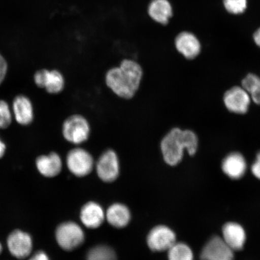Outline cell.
<instances>
[{
    "label": "cell",
    "mask_w": 260,
    "mask_h": 260,
    "mask_svg": "<svg viewBox=\"0 0 260 260\" xmlns=\"http://www.w3.org/2000/svg\"><path fill=\"white\" fill-rule=\"evenodd\" d=\"M142 77L141 65L135 60L125 59L119 67L107 71L106 83L117 96L129 100L138 92Z\"/></svg>",
    "instance_id": "1"
},
{
    "label": "cell",
    "mask_w": 260,
    "mask_h": 260,
    "mask_svg": "<svg viewBox=\"0 0 260 260\" xmlns=\"http://www.w3.org/2000/svg\"><path fill=\"white\" fill-rule=\"evenodd\" d=\"M8 71V64L5 58L0 54V84H2L6 77Z\"/></svg>",
    "instance_id": "26"
},
{
    "label": "cell",
    "mask_w": 260,
    "mask_h": 260,
    "mask_svg": "<svg viewBox=\"0 0 260 260\" xmlns=\"http://www.w3.org/2000/svg\"><path fill=\"white\" fill-rule=\"evenodd\" d=\"M36 167L42 176L53 178L60 174L62 169V161L59 155L52 152L38 157L36 160Z\"/></svg>",
    "instance_id": "13"
},
{
    "label": "cell",
    "mask_w": 260,
    "mask_h": 260,
    "mask_svg": "<svg viewBox=\"0 0 260 260\" xmlns=\"http://www.w3.org/2000/svg\"><path fill=\"white\" fill-rule=\"evenodd\" d=\"M90 126L82 115H73L65 120L62 126V134L66 141L74 145L83 144L88 139Z\"/></svg>",
    "instance_id": "3"
},
{
    "label": "cell",
    "mask_w": 260,
    "mask_h": 260,
    "mask_svg": "<svg viewBox=\"0 0 260 260\" xmlns=\"http://www.w3.org/2000/svg\"><path fill=\"white\" fill-rule=\"evenodd\" d=\"M105 216L103 207L95 202L86 203L80 211L81 222L84 226L90 229H95L102 225Z\"/></svg>",
    "instance_id": "14"
},
{
    "label": "cell",
    "mask_w": 260,
    "mask_h": 260,
    "mask_svg": "<svg viewBox=\"0 0 260 260\" xmlns=\"http://www.w3.org/2000/svg\"><path fill=\"white\" fill-rule=\"evenodd\" d=\"M13 110L16 121L19 124L27 125L34 120L32 104L30 100L25 96L19 95L15 98L13 103Z\"/></svg>",
    "instance_id": "17"
},
{
    "label": "cell",
    "mask_w": 260,
    "mask_h": 260,
    "mask_svg": "<svg viewBox=\"0 0 260 260\" xmlns=\"http://www.w3.org/2000/svg\"><path fill=\"white\" fill-rule=\"evenodd\" d=\"M201 258L202 260H234V253L222 238L214 236L204 247Z\"/></svg>",
    "instance_id": "11"
},
{
    "label": "cell",
    "mask_w": 260,
    "mask_h": 260,
    "mask_svg": "<svg viewBox=\"0 0 260 260\" xmlns=\"http://www.w3.org/2000/svg\"><path fill=\"white\" fill-rule=\"evenodd\" d=\"M251 96V101L256 104V105H260V83L255 88L253 89L251 93H249Z\"/></svg>",
    "instance_id": "29"
},
{
    "label": "cell",
    "mask_w": 260,
    "mask_h": 260,
    "mask_svg": "<svg viewBox=\"0 0 260 260\" xmlns=\"http://www.w3.org/2000/svg\"><path fill=\"white\" fill-rule=\"evenodd\" d=\"M251 170L254 176L260 180V151L256 155V160L252 166Z\"/></svg>",
    "instance_id": "27"
},
{
    "label": "cell",
    "mask_w": 260,
    "mask_h": 260,
    "mask_svg": "<svg viewBox=\"0 0 260 260\" xmlns=\"http://www.w3.org/2000/svg\"><path fill=\"white\" fill-rule=\"evenodd\" d=\"M3 251V244L0 242V255L2 254V253Z\"/></svg>",
    "instance_id": "32"
},
{
    "label": "cell",
    "mask_w": 260,
    "mask_h": 260,
    "mask_svg": "<svg viewBox=\"0 0 260 260\" xmlns=\"http://www.w3.org/2000/svg\"><path fill=\"white\" fill-rule=\"evenodd\" d=\"M183 138L186 150L190 155H193L196 153L198 147V139L197 135L191 130H183Z\"/></svg>",
    "instance_id": "22"
},
{
    "label": "cell",
    "mask_w": 260,
    "mask_h": 260,
    "mask_svg": "<svg viewBox=\"0 0 260 260\" xmlns=\"http://www.w3.org/2000/svg\"><path fill=\"white\" fill-rule=\"evenodd\" d=\"M148 12L154 21L162 25L167 24L172 16V8L168 0H152Z\"/></svg>",
    "instance_id": "19"
},
{
    "label": "cell",
    "mask_w": 260,
    "mask_h": 260,
    "mask_svg": "<svg viewBox=\"0 0 260 260\" xmlns=\"http://www.w3.org/2000/svg\"><path fill=\"white\" fill-rule=\"evenodd\" d=\"M160 148L164 160L168 165L174 167L180 164L186 149L183 130L179 128L172 129L161 140Z\"/></svg>",
    "instance_id": "2"
},
{
    "label": "cell",
    "mask_w": 260,
    "mask_h": 260,
    "mask_svg": "<svg viewBox=\"0 0 260 260\" xmlns=\"http://www.w3.org/2000/svg\"><path fill=\"white\" fill-rule=\"evenodd\" d=\"M222 235L224 242L233 251L243 249L246 242V233L239 224L235 222L226 223L223 226Z\"/></svg>",
    "instance_id": "15"
},
{
    "label": "cell",
    "mask_w": 260,
    "mask_h": 260,
    "mask_svg": "<svg viewBox=\"0 0 260 260\" xmlns=\"http://www.w3.org/2000/svg\"><path fill=\"white\" fill-rule=\"evenodd\" d=\"M36 84L41 88H45L51 94L60 93L64 89L65 81L63 74L57 70H41L34 76Z\"/></svg>",
    "instance_id": "10"
},
{
    "label": "cell",
    "mask_w": 260,
    "mask_h": 260,
    "mask_svg": "<svg viewBox=\"0 0 260 260\" xmlns=\"http://www.w3.org/2000/svg\"><path fill=\"white\" fill-rule=\"evenodd\" d=\"M223 5L230 14H241L247 8V0H223Z\"/></svg>",
    "instance_id": "23"
},
{
    "label": "cell",
    "mask_w": 260,
    "mask_h": 260,
    "mask_svg": "<svg viewBox=\"0 0 260 260\" xmlns=\"http://www.w3.org/2000/svg\"><path fill=\"white\" fill-rule=\"evenodd\" d=\"M12 115L8 103L0 100V128H6L11 124Z\"/></svg>",
    "instance_id": "24"
},
{
    "label": "cell",
    "mask_w": 260,
    "mask_h": 260,
    "mask_svg": "<svg viewBox=\"0 0 260 260\" xmlns=\"http://www.w3.org/2000/svg\"><path fill=\"white\" fill-rule=\"evenodd\" d=\"M253 40H254L255 43L260 47V28L253 35Z\"/></svg>",
    "instance_id": "30"
},
{
    "label": "cell",
    "mask_w": 260,
    "mask_h": 260,
    "mask_svg": "<svg viewBox=\"0 0 260 260\" xmlns=\"http://www.w3.org/2000/svg\"><path fill=\"white\" fill-rule=\"evenodd\" d=\"M259 83V77L254 74H249L242 80V87L249 94Z\"/></svg>",
    "instance_id": "25"
},
{
    "label": "cell",
    "mask_w": 260,
    "mask_h": 260,
    "mask_svg": "<svg viewBox=\"0 0 260 260\" xmlns=\"http://www.w3.org/2000/svg\"><path fill=\"white\" fill-rule=\"evenodd\" d=\"M176 243V235L170 228L158 225L149 233L147 244L152 251L161 252L168 251Z\"/></svg>",
    "instance_id": "8"
},
{
    "label": "cell",
    "mask_w": 260,
    "mask_h": 260,
    "mask_svg": "<svg viewBox=\"0 0 260 260\" xmlns=\"http://www.w3.org/2000/svg\"><path fill=\"white\" fill-rule=\"evenodd\" d=\"M222 171L230 178H241L245 175L247 164L245 157L239 152H232L223 159Z\"/></svg>",
    "instance_id": "16"
},
{
    "label": "cell",
    "mask_w": 260,
    "mask_h": 260,
    "mask_svg": "<svg viewBox=\"0 0 260 260\" xmlns=\"http://www.w3.org/2000/svg\"><path fill=\"white\" fill-rule=\"evenodd\" d=\"M108 222L117 229H122L128 225L131 220V213L128 208L122 204L116 203L110 206L106 212Z\"/></svg>",
    "instance_id": "18"
},
{
    "label": "cell",
    "mask_w": 260,
    "mask_h": 260,
    "mask_svg": "<svg viewBox=\"0 0 260 260\" xmlns=\"http://www.w3.org/2000/svg\"><path fill=\"white\" fill-rule=\"evenodd\" d=\"M68 170L76 177L89 175L94 167L93 158L89 152L81 148L71 149L67 157Z\"/></svg>",
    "instance_id": "6"
},
{
    "label": "cell",
    "mask_w": 260,
    "mask_h": 260,
    "mask_svg": "<svg viewBox=\"0 0 260 260\" xmlns=\"http://www.w3.org/2000/svg\"><path fill=\"white\" fill-rule=\"evenodd\" d=\"M56 239L61 249L70 251L82 245L84 240L83 230L74 222L60 224L56 230Z\"/></svg>",
    "instance_id": "5"
},
{
    "label": "cell",
    "mask_w": 260,
    "mask_h": 260,
    "mask_svg": "<svg viewBox=\"0 0 260 260\" xmlns=\"http://www.w3.org/2000/svg\"><path fill=\"white\" fill-rule=\"evenodd\" d=\"M169 260H193L190 247L183 243H175L168 250Z\"/></svg>",
    "instance_id": "21"
},
{
    "label": "cell",
    "mask_w": 260,
    "mask_h": 260,
    "mask_svg": "<svg viewBox=\"0 0 260 260\" xmlns=\"http://www.w3.org/2000/svg\"><path fill=\"white\" fill-rule=\"evenodd\" d=\"M175 44L179 53L187 59H193L201 52L200 42L189 32H182L179 34L175 39Z\"/></svg>",
    "instance_id": "12"
},
{
    "label": "cell",
    "mask_w": 260,
    "mask_h": 260,
    "mask_svg": "<svg viewBox=\"0 0 260 260\" xmlns=\"http://www.w3.org/2000/svg\"><path fill=\"white\" fill-rule=\"evenodd\" d=\"M6 247L13 257L21 260L27 259L32 254L34 240L28 232L15 229L8 236Z\"/></svg>",
    "instance_id": "4"
},
{
    "label": "cell",
    "mask_w": 260,
    "mask_h": 260,
    "mask_svg": "<svg viewBox=\"0 0 260 260\" xmlns=\"http://www.w3.org/2000/svg\"><path fill=\"white\" fill-rule=\"evenodd\" d=\"M27 260H50V259L46 252L40 251L31 254Z\"/></svg>",
    "instance_id": "28"
},
{
    "label": "cell",
    "mask_w": 260,
    "mask_h": 260,
    "mask_svg": "<svg viewBox=\"0 0 260 260\" xmlns=\"http://www.w3.org/2000/svg\"><path fill=\"white\" fill-rule=\"evenodd\" d=\"M6 149V145L0 139V158H2L5 155Z\"/></svg>",
    "instance_id": "31"
},
{
    "label": "cell",
    "mask_w": 260,
    "mask_h": 260,
    "mask_svg": "<svg viewBox=\"0 0 260 260\" xmlns=\"http://www.w3.org/2000/svg\"><path fill=\"white\" fill-rule=\"evenodd\" d=\"M98 175L101 180L111 183L118 178L120 165L118 155L113 149H108L101 155L96 164Z\"/></svg>",
    "instance_id": "7"
},
{
    "label": "cell",
    "mask_w": 260,
    "mask_h": 260,
    "mask_svg": "<svg viewBox=\"0 0 260 260\" xmlns=\"http://www.w3.org/2000/svg\"><path fill=\"white\" fill-rule=\"evenodd\" d=\"M251 96L242 87L235 86L224 94L223 103L230 112L236 114H245L248 111L251 103Z\"/></svg>",
    "instance_id": "9"
},
{
    "label": "cell",
    "mask_w": 260,
    "mask_h": 260,
    "mask_svg": "<svg viewBox=\"0 0 260 260\" xmlns=\"http://www.w3.org/2000/svg\"><path fill=\"white\" fill-rule=\"evenodd\" d=\"M86 260H118L116 253L111 247L98 245L89 250Z\"/></svg>",
    "instance_id": "20"
}]
</instances>
